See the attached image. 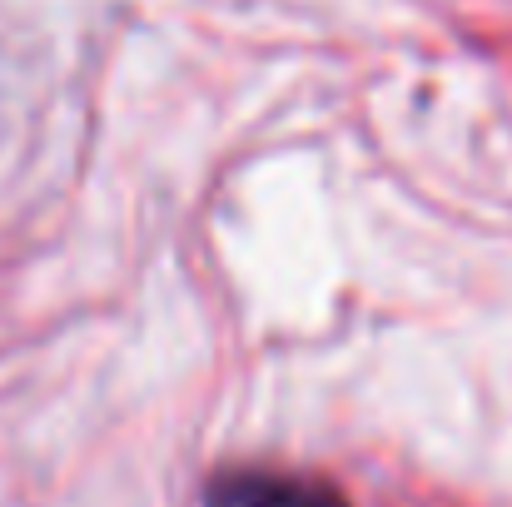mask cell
<instances>
[{
	"label": "cell",
	"instance_id": "obj_1",
	"mask_svg": "<svg viewBox=\"0 0 512 507\" xmlns=\"http://www.w3.org/2000/svg\"><path fill=\"white\" fill-rule=\"evenodd\" d=\"M204 507H348L339 488L304 478V473H274V468H234L219 473L204 488Z\"/></svg>",
	"mask_w": 512,
	"mask_h": 507
}]
</instances>
